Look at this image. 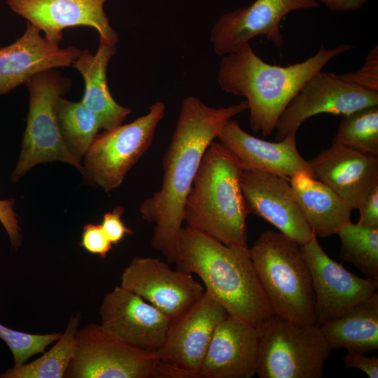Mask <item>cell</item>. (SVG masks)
Masks as SVG:
<instances>
[{"label":"cell","instance_id":"cell-14","mask_svg":"<svg viewBox=\"0 0 378 378\" xmlns=\"http://www.w3.org/2000/svg\"><path fill=\"white\" fill-rule=\"evenodd\" d=\"M107 0H6L8 7L52 41L59 43L68 27H90L99 43L116 46L119 36L104 11Z\"/></svg>","mask_w":378,"mask_h":378},{"label":"cell","instance_id":"cell-28","mask_svg":"<svg viewBox=\"0 0 378 378\" xmlns=\"http://www.w3.org/2000/svg\"><path fill=\"white\" fill-rule=\"evenodd\" d=\"M332 144L378 156V105L342 115Z\"/></svg>","mask_w":378,"mask_h":378},{"label":"cell","instance_id":"cell-11","mask_svg":"<svg viewBox=\"0 0 378 378\" xmlns=\"http://www.w3.org/2000/svg\"><path fill=\"white\" fill-rule=\"evenodd\" d=\"M378 105V92L344 80L338 74L320 71L312 76L287 105L276 125V139L296 136L307 119L321 113L344 115Z\"/></svg>","mask_w":378,"mask_h":378},{"label":"cell","instance_id":"cell-1","mask_svg":"<svg viewBox=\"0 0 378 378\" xmlns=\"http://www.w3.org/2000/svg\"><path fill=\"white\" fill-rule=\"evenodd\" d=\"M248 108L246 100L221 108L209 106L193 96L183 100L162 159L161 186L139 206L142 218L154 224L152 247L168 263L179 261L184 205L206 148L228 121Z\"/></svg>","mask_w":378,"mask_h":378},{"label":"cell","instance_id":"cell-12","mask_svg":"<svg viewBox=\"0 0 378 378\" xmlns=\"http://www.w3.org/2000/svg\"><path fill=\"white\" fill-rule=\"evenodd\" d=\"M319 6L317 0H255L247 7L226 13L220 16L210 31L214 52L222 57L241 49L259 36L281 49L284 18L293 11Z\"/></svg>","mask_w":378,"mask_h":378},{"label":"cell","instance_id":"cell-23","mask_svg":"<svg viewBox=\"0 0 378 378\" xmlns=\"http://www.w3.org/2000/svg\"><path fill=\"white\" fill-rule=\"evenodd\" d=\"M289 183L307 222L316 237L335 234L342 226L351 222L353 209L317 178L299 173Z\"/></svg>","mask_w":378,"mask_h":378},{"label":"cell","instance_id":"cell-32","mask_svg":"<svg viewBox=\"0 0 378 378\" xmlns=\"http://www.w3.org/2000/svg\"><path fill=\"white\" fill-rule=\"evenodd\" d=\"M124 207L118 206L106 213L102 221V228L113 245L118 244L126 234L131 235L133 230L125 226L122 220Z\"/></svg>","mask_w":378,"mask_h":378},{"label":"cell","instance_id":"cell-17","mask_svg":"<svg viewBox=\"0 0 378 378\" xmlns=\"http://www.w3.org/2000/svg\"><path fill=\"white\" fill-rule=\"evenodd\" d=\"M241 188L248 214L267 220L299 245L315 235L286 179L268 173L243 170Z\"/></svg>","mask_w":378,"mask_h":378},{"label":"cell","instance_id":"cell-19","mask_svg":"<svg viewBox=\"0 0 378 378\" xmlns=\"http://www.w3.org/2000/svg\"><path fill=\"white\" fill-rule=\"evenodd\" d=\"M217 139L238 159L244 170L268 173L288 181L299 173L314 177L308 161L298 150L296 136L267 141L248 134L231 119Z\"/></svg>","mask_w":378,"mask_h":378},{"label":"cell","instance_id":"cell-8","mask_svg":"<svg viewBox=\"0 0 378 378\" xmlns=\"http://www.w3.org/2000/svg\"><path fill=\"white\" fill-rule=\"evenodd\" d=\"M164 113L157 101L132 122L99 133L83 158L85 177L106 192L118 188L150 146Z\"/></svg>","mask_w":378,"mask_h":378},{"label":"cell","instance_id":"cell-10","mask_svg":"<svg viewBox=\"0 0 378 378\" xmlns=\"http://www.w3.org/2000/svg\"><path fill=\"white\" fill-rule=\"evenodd\" d=\"M300 248L311 273L318 326L344 316L377 292L378 280L348 271L328 256L316 235Z\"/></svg>","mask_w":378,"mask_h":378},{"label":"cell","instance_id":"cell-35","mask_svg":"<svg viewBox=\"0 0 378 378\" xmlns=\"http://www.w3.org/2000/svg\"><path fill=\"white\" fill-rule=\"evenodd\" d=\"M346 369H358L363 372L369 378L378 377V358L366 356L365 354L354 351H347L342 358Z\"/></svg>","mask_w":378,"mask_h":378},{"label":"cell","instance_id":"cell-16","mask_svg":"<svg viewBox=\"0 0 378 378\" xmlns=\"http://www.w3.org/2000/svg\"><path fill=\"white\" fill-rule=\"evenodd\" d=\"M228 315L205 290L187 311L171 319L165 339L156 352L158 358L199 372L217 326Z\"/></svg>","mask_w":378,"mask_h":378},{"label":"cell","instance_id":"cell-34","mask_svg":"<svg viewBox=\"0 0 378 378\" xmlns=\"http://www.w3.org/2000/svg\"><path fill=\"white\" fill-rule=\"evenodd\" d=\"M357 209L359 219L356 223L369 227H378V185L362 200Z\"/></svg>","mask_w":378,"mask_h":378},{"label":"cell","instance_id":"cell-30","mask_svg":"<svg viewBox=\"0 0 378 378\" xmlns=\"http://www.w3.org/2000/svg\"><path fill=\"white\" fill-rule=\"evenodd\" d=\"M344 80L368 91L378 92V47L374 46L358 70L339 75Z\"/></svg>","mask_w":378,"mask_h":378},{"label":"cell","instance_id":"cell-9","mask_svg":"<svg viewBox=\"0 0 378 378\" xmlns=\"http://www.w3.org/2000/svg\"><path fill=\"white\" fill-rule=\"evenodd\" d=\"M158 360L156 353L128 344L101 324L90 323L76 334L64 377L155 378Z\"/></svg>","mask_w":378,"mask_h":378},{"label":"cell","instance_id":"cell-25","mask_svg":"<svg viewBox=\"0 0 378 378\" xmlns=\"http://www.w3.org/2000/svg\"><path fill=\"white\" fill-rule=\"evenodd\" d=\"M57 118L59 132L69 152L80 162L99 132L103 128L100 118L81 102L59 98Z\"/></svg>","mask_w":378,"mask_h":378},{"label":"cell","instance_id":"cell-6","mask_svg":"<svg viewBox=\"0 0 378 378\" xmlns=\"http://www.w3.org/2000/svg\"><path fill=\"white\" fill-rule=\"evenodd\" d=\"M255 374L260 378H321L332 349L320 326L276 315L255 327Z\"/></svg>","mask_w":378,"mask_h":378},{"label":"cell","instance_id":"cell-22","mask_svg":"<svg viewBox=\"0 0 378 378\" xmlns=\"http://www.w3.org/2000/svg\"><path fill=\"white\" fill-rule=\"evenodd\" d=\"M116 46L99 43L94 54L85 49L71 66L82 75L84 93L81 102L102 120L104 130L122 123L132 112L130 108L119 104L113 97L107 82V68Z\"/></svg>","mask_w":378,"mask_h":378},{"label":"cell","instance_id":"cell-13","mask_svg":"<svg viewBox=\"0 0 378 378\" xmlns=\"http://www.w3.org/2000/svg\"><path fill=\"white\" fill-rule=\"evenodd\" d=\"M120 285L171 319L187 311L205 291L192 274L173 270L168 262L155 257L134 258L122 272Z\"/></svg>","mask_w":378,"mask_h":378},{"label":"cell","instance_id":"cell-27","mask_svg":"<svg viewBox=\"0 0 378 378\" xmlns=\"http://www.w3.org/2000/svg\"><path fill=\"white\" fill-rule=\"evenodd\" d=\"M336 234L340 240V258L354 265L366 278L378 280V227L351 221Z\"/></svg>","mask_w":378,"mask_h":378},{"label":"cell","instance_id":"cell-4","mask_svg":"<svg viewBox=\"0 0 378 378\" xmlns=\"http://www.w3.org/2000/svg\"><path fill=\"white\" fill-rule=\"evenodd\" d=\"M243 168L220 141L206 148L186 198L187 225L230 246L248 248L249 215L241 188Z\"/></svg>","mask_w":378,"mask_h":378},{"label":"cell","instance_id":"cell-24","mask_svg":"<svg viewBox=\"0 0 378 378\" xmlns=\"http://www.w3.org/2000/svg\"><path fill=\"white\" fill-rule=\"evenodd\" d=\"M333 349L368 354L378 349V293L344 316L320 326Z\"/></svg>","mask_w":378,"mask_h":378},{"label":"cell","instance_id":"cell-7","mask_svg":"<svg viewBox=\"0 0 378 378\" xmlns=\"http://www.w3.org/2000/svg\"><path fill=\"white\" fill-rule=\"evenodd\" d=\"M25 85L29 95V111L12 181H18L36 164L52 161L71 164L85 177L83 166L64 145L57 118V102L70 90L71 79L52 69L36 74Z\"/></svg>","mask_w":378,"mask_h":378},{"label":"cell","instance_id":"cell-20","mask_svg":"<svg viewBox=\"0 0 378 378\" xmlns=\"http://www.w3.org/2000/svg\"><path fill=\"white\" fill-rule=\"evenodd\" d=\"M308 162L314 177L353 209L378 185V156L332 144Z\"/></svg>","mask_w":378,"mask_h":378},{"label":"cell","instance_id":"cell-18","mask_svg":"<svg viewBox=\"0 0 378 378\" xmlns=\"http://www.w3.org/2000/svg\"><path fill=\"white\" fill-rule=\"evenodd\" d=\"M80 52L76 47L62 48L59 43L46 38L27 22L20 37L0 48V96L25 85L38 73L71 66Z\"/></svg>","mask_w":378,"mask_h":378},{"label":"cell","instance_id":"cell-3","mask_svg":"<svg viewBox=\"0 0 378 378\" xmlns=\"http://www.w3.org/2000/svg\"><path fill=\"white\" fill-rule=\"evenodd\" d=\"M176 265L197 275L230 316L255 327L274 315L248 247L227 246L186 225L181 233Z\"/></svg>","mask_w":378,"mask_h":378},{"label":"cell","instance_id":"cell-15","mask_svg":"<svg viewBox=\"0 0 378 378\" xmlns=\"http://www.w3.org/2000/svg\"><path fill=\"white\" fill-rule=\"evenodd\" d=\"M101 325L128 344L156 353L162 344L171 318L134 292L115 286L105 295L99 308Z\"/></svg>","mask_w":378,"mask_h":378},{"label":"cell","instance_id":"cell-37","mask_svg":"<svg viewBox=\"0 0 378 378\" xmlns=\"http://www.w3.org/2000/svg\"><path fill=\"white\" fill-rule=\"evenodd\" d=\"M367 0H320L329 10L334 12L352 11L360 9Z\"/></svg>","mask_w":378,"mask_h":378},{"label":"cell","instance_id":"cell-5","mask_svg":"<svg viewBox=\"0 0 378 378\" xmlns=\"http://www.w3.org/2000/svg\"><path fill=\"white\" fill-rule=\"evenodd\" d=\"M249 251L273 314L299 323H316L312 276L300 245L281 232L266 230Z\"/></svg>","mask_w":378,"mask_h":378},{"label":"cell","instance_id":"cell-21","mask_svg":"<svg viewBox=\"0 0 378 378\" xmlns=\"http://www.w3.org/2000/svg\"><path fill=\"white\" fill-rule=\"evenodd\" d=\"M255 328L228 315L217 326L202 364L200 378H251L255 374Z\"/></svg>","mask_w":378,"mask_h":378},{"label":"cell","instance_id":"cell-36","mask_svg":"<svg viewBox=\"0 0 378 378\" xmlns=\"http://www.w3.org/2000/svg\"><path fill=\"white\" fill-rule=\"evenodd\" d=\"M155 378H200L198 371L158 360L155 369Z\"/></svg>","mask_w":378,"mask_h":378},{"label":"cell","instance_id":"cell-29","mask_svg":"<svg viewBox=\"0 0 378 378\" xmlns=\"http://www.w3.org/2000/svg\"><path fill=\"white\" fill-rule=\"evenodd\" d=\"M62 332L30 334L10 329L0 323V339L12 352L14 365L25 363L36 354L44 353L46 347L56 342Z\"/></svg>","mask_w":378,"mask_h":378},{"label":"cell","instance_id":"cell-2","mask_svg":"<svg viewBox=\"0 0 378 378\" xmlns=\"http://www.w3.org/2000/svg\"><path fill=\"white\" fill-rule=\"evenodd\" d=\"M352 48L349 44L332 48L321 45L316 54L304 61L282 66L263 61L248 43L222 56L218 83L226 93L246 99L251 130L268 136L303 85L330 60Z\"/></svg>","mask_w":378,"mask_h":378},{"label":"cell","instance_id":"cell-33","mask_svg":"<svg viewBox=\"0 0 378 378\" xmlns=\"http://www.w3.org/2000/svg\"><path fill=\"white\" fill-rule=\"evenodd\" d=\"M14 202V200H0V223L5 228L12 246L17 248L21 245L22 236L13 210Z\"/></svg>","mask_w":378,"mask_h":378},{"label":"cell","instance_id":"cell-26","mask_svg":"<svg viewBox=\"0 0 378 378\" xmlns=\"http://www.w3.org/2000/svg\"><path fill=\"white\" fill-rule=\"evenodd\" d=\"M81 321L80 314L71 316L66 329L53 346L29 363L14 365L1 378H62L75 349V337Z\"/></svg>","mask_w":378,"mask_h":378},{"label":"cell","instance_id":"cell-31","mask_svg":"<svg viewBox=\"0 0 378 378\" xmlns=\"http://www.w3.org/2000/svg\"><path fill=\"white\" fill-rule=\"evenodd\" d=\"M80 245L89 253L105 258L112 248V243L101 224L88 223L82 231Z\"/></svg>","mask_w":378,"mask_h":378}]
</instances>
